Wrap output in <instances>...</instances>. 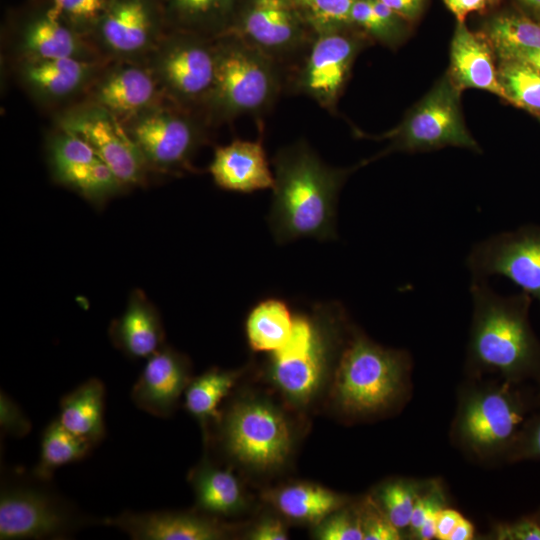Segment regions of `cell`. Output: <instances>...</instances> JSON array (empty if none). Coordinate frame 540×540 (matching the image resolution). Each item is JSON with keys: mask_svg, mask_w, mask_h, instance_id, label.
<instances>
[{"mask_svg": "<svg viewBox=\"0 0 540 540\" xmlns=\"http://www.w3.org/2000/svg\"><path fill=\"white\" fill-rule=\"evenodd\" d=\"M274 186L269 225L278 243L336 237V205L347 170L326 165L304 141L273 158Z\"/></svg>", "mask_w": 540, "mask_h": 540, "instance_id": "1", "label": "cell"}, {"mask_svg": "<svg viewBox=\"0 0 540 540\" xmlns=\"http://www.w3.org/2000/svg\"><path fill=\"white\" fill-rule=\"evenodd\" d=\"M466 365L472 376L496 373L511 383L540 380V342L528 319L529 296H501L472 280Z\"/></svg>", "mask_w": 540, "mask_h": 540, "instance_id": "2", "label": "cell"}, {"mask_svg": "<svg viewBox=\"0 0 540 540\" xmlns=\"http://www.w3.org/2000/svg\"><path fill=\"white\" fill-rule=\"evenodd\" d=\"M524 384L472 383L461 391L452 432L466 453L505 460L523 424L540 407L539 390Z\"/></svg>", "mask_w": 540, "mask_h": 540, "instance_id": "3", "label": "cell"}, {"mask_svg": "<svg viewBox=\"0 0 540 540\" xmlns=\"http://www.w3.org/2000/svg\"><path fill=\"white\" fill-rule=\"evenodd\" d=\"M409 371L406 352L384 348L363 334L354 333L335 369V402L351 415L381 412L403 395Z\"/></svg>", "mask_w": 540, "mask_h": 540, "instance_id": "4", "label": "cell"}, {"mask_svg": "<svg viewBox=\"0 0 540 540\" xmlns=\"http://www.w3.org/2000/svg\"><path fill=\"white\" fill-rule=\"evenodd\" d=\"M214 42L216 73L208 113L228 120L270 108L282 91L284 69L232 33Z\"/></svg>", "mask_w": 540, "mask_h": 540, "instance_id": "5", "label": "cell"}, {"mask_svg": "<svg viewBox=\"0 0 540 540\" xmlns=\"http://www.w3.org/2000/svg\"><path fill=\"white\" fill-rule=\"evenodd\" d=\"M335 310L331 307L327 324L325 308L314 317H295L289 338L271 353V380L294 403H307L323 381L338 336Z\"/></svg>", "mask_w": 540, "mask_h": 540, "instance_id": "6", "label": "cell"}, {"mask_svg": "<svg viewBox=\"0 0 540 540\" xmlns=\"http://www.w3.org/2000/svg\"><path fill=\"white\" fill-rule=\"evenodd\" d=\"M218 421L223 449L239 464L271 471L287 461L293 444L292 430L284 413L269 401L243 399Z\"/></svg>", "mask_w": 540, "mask_h": 540, "instance_id": "7", "label": "cell"}, {"mask_svg": "<svg viewBox=\"0 0 540 540\" xmlns=\"http://www.w3.org/2000/svg\"><path fill=\"white\" fill-rule=\"evenodd\" d=\"M152 72L174 104L208 111L216 73L214 39L175 32L159 44Z\"/></svg>", "mask_w": 540, "mask_h": 540, "instance_id": "8", "label": "cell"}, {"mask_svg": "<svg viewBox=\"0 0 540 540\" xmlns=\"http://www.w3.org/2000/svg\"><path fill=\"white\" fill-rule=\"evenodd\" d=\"M226 33L238 36L283 69L295 68L316 36L293 0H246Z\"/></svg>", "mask_w": 540, "mask_h": 540, "instance_id": "9", "label": "cell"}, {"mask_svg": "<svg viewBox=\"0 0 540 540\" xmlns=\"http://www.w3.org/2000/svg\"><path fill=\"white\" fill-rule=\"evenodd\" d=\"M148 168L162 173L191 169V159L203 140L192 111L178 105L149 107L122 122Z\"/></svg>", "mask_w": 540, "mask_h": 540, "instance_id": "10", "label": "cell"}, {"mask_svg": "<svg viewBox=\"0 0 540 540\" xmlns=\"http://www.w3.org/2000/svg\"><path fill=\"white\" fill-rule=\"evenodd\" d=\"M88 519L59 496L26 484H5L0 494V539H61Z\"/></svg>", "mask_w": 540, "mask_h": 540, "instance_id": "11", "label": "cell"}, {"mask_svg": "<svg viewBox=\"0 0 540 540\" xmlns=\"http://www.w3.org/2000/svg\"><path fill=\"white\" fill-rule=\"evenodd\" d=\"M394 149L430 150L447 145L477 150L459 107V91L448 78L440 82L401 126L385 134Z\"/></svg>", "mask_w": 540, "mask_h": 540, "instance_id": "12", "label": "cell"}, {"mask_svg": "<svg viewBox=\"0 0 540 540\" xmlns=\"http://www.w3.org/2000/svg\"><path fill=\"white\" fill-rule=\"evenodd\" d=\"M350 28L314 37L294 68L295 89L333 111L363 40Z\"/></svg>", "mask_w": 540, "mask_h": 540, "instance_id": "13", "label": "cell"}, {"mask_svg": "<svg viewBox=\"0 0 540 540\" xmlns=\"http://www.w3.org/2000/svg\"><path fill=\"white\" fill-rule=\"evenodd\" d=\"M466 264L472 280L500 275L540 302V228L490 236L471 248Z\"/></svg>", "mask_w": 540, "mask_h": 540, "instance_id": "14", "label": "cell"}, {"mask_svg": "<svg viewBox=\"0 0 540 540\" xmlns=\"http://www.w3.org/2000/svg\"><path fill=\"white\" fill-rule=\"evenodd\" d=\"M62 129L87 141L123 186L139 185L148 167L122 122L97 106L67 116Z\"/></svg>", "mask_w": 540, "mask_h": 540, "instance_id": "15", "label": "cell"}, {"mask_svg": "<svg viewBox=\"0 0 540 540\" xmlns=\"http://www.w3.org/2000/svg\"><path fill=\"white\" fill-rule=\"evenodd\" d=\"M190 372L188 358L164 345L147 358L131 391L133 403L155 417L170 416L191 380Z\"/></svg>", "mask_w": 540, "mask_h": 540, "instance_id": "16", "label": "cell"}, {"mask_svg": "<svg viewBox=\"0 0 540 540\" xmlns=\"http://www.w3.org/2000/svg\"><path fill=\"white\" fill-rule=\"evenodd\" d=\"M134 540H216L227 536V529L209 515L191 512H123L102 519Z\"/></svg>", "mask_w": 540, "mask_h": 540, "instance_id": "17", "label": "cell"}, {"mask_svg": "<svg viewBox=\"0 0 540 540\" xmlns=\"http://www.w3.org/2000/svg\"><path fill=\"white\" fill-rule=\"evenodd\" d=\"M209 171L214 182L228 191L250 193L274 186V174L260 140L237 139L217 147Z\"/></svg>", "mask_w": 540, "mask_h": 540, "instance_id": "18", "label": "cell"}, {"mask_svg": "<svg viewBox=\"0 0 540 540\" xmlns=\"http://www.w3.org/2000/svg\"><path fill=\"white\" fill-rule=\"evenodd\" d=\"M450 52L449 79L459 92L478 88L507 100L493 61L492 47L484 34L473 33L458 22Z\"/></svg>", "mask_w": 540, "mask_h": 540, "instance_id": "19", "label": "cell"}, {"mask_svg": "<svg viewBox=\"0 0 540 540\" xmlns=\"http://www.w3.org/2000/svg\"><path fill=\"white\" fill-rule=\"evenodd\" d=\"M109 336L131 359H147L165 345L159 312L139 289L131 293L123 314L110 324Z\"/></svg>", "mask_w": 540, "mask_h": 540, "instance_id": "20", "label": "cell"}, {"mask_svg": "<svg viewBox=\"0 0 540 540\" xmlns=\"http://www.w3.org/2000/svg\"><path fill=\"white\" fill-rule=\"evenodd\" d=\"M98 27L103 44L123 56L145 51L155 38L153 15L146 0H114Z\"/></svg>", "mask_w": 540, "mask_h": 540, "instance_id": "21", "label": "cell"}, {"mask_svg": "<svg viewBox=\"0 0 540 540\" xmlns=\"http://www.w3.org/2000/svg\"><path fill=\"white\" fill-rule=\"evenodd\" d=\"M158 84L153 72L138 66L120 67L96 86L94 103L121 122L153 106Z\"/></svg>", "mask_w": 540, "mask_h": 540, "instance_id": "22", "label": "cell"}, {"mask_svg": "<svg viewBox=\"0 0 540 540\" xmlns=\"http://www.w3.org/2000/svg\"><path fill=\"white\" fill-rule=\"evenodd\" d=\"M104 408V384L90 378L61 399L57 419L68 431L95 447L105 436Z\"/></svg>", "mask_w": 540, "mask_h": 540, "instance_id": "23", "label": "cell"}, {"mask_svg": "<svg viewBox=\"0 0 540 540\" xmlns=\"http://www.w3.org/2000/svg\"><path fill=\"white\" fill-rule=\"evenodd\" d=\"M238 0H167V14L175 32L216 39L228 32Z\"/></svg>", "mask_w": 540, "mask_h": 540, "instance_id": "24", "label": "cell"}, {"mask_svg": "<svg viewBox=\"0 0 540 540\" xmlns=\"http://www.w3.org/2000/svg\"><path fill=\"white\" fill-rule=\"evenodd\" d=\"M196 505L211 516H229L244 507V494L238 478L228 469L204 461L190 474Z\"/></svg>", "mask_w": 540, "mask_h": 540, "instance_id": "25", "label": "cell"}, {"mask_svg": "<svg viewBox=\"0 0 540 540\" xmlns=\"http://www.w3.org/2000/svg\"><path fill=\"white\" fill-rule=\"evenodd\" d=\"M269 498L284 517L313 525L347 505L344 496L311 483L286 485L273 491Z\"/></svg>", "mask_w": 540, "mask_h": 540, "instance_id": "26", "label": "cell"}, {"mask_svg": "<svg viewBox=\"0 0 540 540\" xmlns=\"http://www.w3.org/2000/svg\"><path fill=\"white\" fill-rule=\"evenodd\" d=\"M93 64L81 58L35 59L23 68L26 84L45 98H61L84 84Z\"/></svg>", "mask_w": 540, "mask_h": 540, "instance_id": "27", "label": "cell"}, {"mask_svg": "<svg viewBox=\"0 0 540 540\" xmlns=\"http://www.w3.org/2000/svg\"><path fill=\"white\" fill-rule=\"evenodd\" d=\"M294 318L284 301L278 298L260 301L246 320V336L251 349L277 351L289 338Z\"/></svg>", "mask_w": 540, "mask_h": 540, "instance_id": "28", "label": "cell"}, {"mask_svg": "<svg viewBox=\"0 0 540 540\" xmlns=\"http://www.w3.org/2000/svg\"><path fill=\"white\" fill-rule=\"evenodd\" d=\"M23 47L31 60L80 58L82 44L63 21L46 13L27 27Z\"/></svg>", "mask_w": 540, "mask_h": 540, "instance_id": "29", "label": "cell"}, {"mask_svg": "<svg viewBox=\"0 0 540 540\" xmlns=\"http://www.w3.org/2000/svg\"><path fill=\"white\" fill-rule=\"evenodd\" d=\"M92 448V444L68 431L56 418L42 433L40 457L32 475L47 482L58 468L83 459Z\"/></svg>", "mask_w": 540, "mask_h": 540, "instance_id": "30", "label": "cell"}, {"mask_svg": "<svg viewBox=\"0 0 540 540\" xmlns=\"http://www.w3.org/2000/svg\"><path fill=\"white\" fill-rule=\"evenodd\" d=\"M238 377L237 371L213 368L191 379L184 391L185 409L204 427L211 420L218 421L221 417L219 405L234 387Z\"/></svg>", "mask_w": 540, "mask_h": 540, "instance_id": "31", "label": "cell"}, {"mask_svg": "<svg viewBox=\"0 0 540 540\" xmlns=\"http://www.w3.org/2000/svg\"><path fill=\"white\" fill-rule=\"evenodd\" d=\"M49 153L54 176L76 191L84 181L90 165L99 158L87 141L66 130L51 141Z\"/></svg>", "mask_w": 540, "mask_h": 540, "instance_id": "32", "label": "cell"}, {"mask_svg": "<svg viewBox=\"0 0 540 540\" xmlns=\"http://www.w3.org/2000/svg\"><path fill=\"white\" fill-rule=\"evenodd\" d=\"M484 36L500 59L526 49H540V22L518 13H505L492 18Z\"/></svg>", "mask_w": 540, "mask_h": 540, "instance_id": "33", "label": "cell"}, {"mask_svg": "<svg viewBox=\"0 0 540 540\" xmlns=\"http://www.w3.org/2000/svg\"><path fill=\"white\" fill-rule=\"evenodd\" d=\"M427 483L407 478L391 479L380 484L372 498L396 528L408 530L415 503Z\"/></svg>", "mask_w": 540, "mask_h": 540, "instance_id": "34", "label": "cell"}, {"mask_svg": "<svg viewBox=\"0 0 540 540\" xmlns=\"http://www.w3.org/2000/svg\"><path fill=\"white\" fill-rule=\"evenodd\" d=\"M499 81L507 100L530 112L540 114V72L518 60H501Z\"/></svg>", "mask_w": 540, "mask_h": 540, "instance_id": "35", "label": "cell"}, {"mask_svg": "<svg viewBox=\"0 0 540 540\" xmlns=\"http://www.w3.org/2000/svg\"><path fill=\"white\" fill-rule=\"evenodd\" d=\"M302 18L315 35L352 26L355 0H293Z\"/></svg>", "mask_w": 540, "mask_h": 540, "instance_id": "36", "label": "cell"}, {"mask_svg": "<svg viewBox=\"0 0 540 540\" xmlns=\"http://www.w3.org/2000/svg\"><path fill=\"white\" fill-rule=\"evenodd\" d=\"M447 507V498L438 481H428L419 495L408 527L409 535L417 540L435 538L436 520L440 511Z\"/></svg>", "mask_w": 540, "mask_h": 540, "instance_id": "37", "label": "cell"}, {"mask_svg": "<svg viewBox=\"0 0 540 540\" xmlns=\"http://www.w3.org/2000/svg\"><path fill=\"white\" fill-rule=\"evenodd\" d=\"M314 535L321 540H363L360 509L347 505L332 512L315 525Z\"/></svg>", "mask_w": 540, "mask_h": 540, "instance_id": "38", "label": "cell"}, {"mask_svg": "<svg viewBox=\"0 0 540 540\" xmlns=\"http://www.w3.org/2000/svg\"><path fill=\"white\" fill-rule=\"evenodd\" d=\"M114 0H53L47 13L55 18L67 20L76 28H85L99 23Z\"/></svg>", "mask_w": 540, "mask_h": 540, "instance_id": "39", "label": "cell"}, {"mask_svg": "<svg viewBox=\"0 0 540 540\" xmlns=\"http://www.w3.org/2000/svg\"><path fill=\"white\" fill-rule=\"evenodd\" d=\"M525 460L540 461V407L527 418L505 457L509 463Z\"/></svg>", "mask_w": 540, "mask_h": 540, "instance_id": "40", "label": "cell"}, {"mask_svg": "<svg viewBox=\"0 0 540 540\" xmlns=\"http://www.w3.org/2000/svg\"><path fill=\"white\" fill-rule=\"evenodd\" d=\"M360 509L363 540H399L403 533L382 513L372 497Z\"/></svg>", "mask_w": 540, "mask_h": 540, "instance_id": "41", "label": "cell"}, {"mask_svg": "<svg viewBox=\"0 0 540 540\" xmlns=\"http://www.w3.org/2000/svg\"><path fill=\"white\" fill-rule=\"evenodd\" d=\"M352 26L359 27L372 37L390 42L396 37L374 10L372 0H355L351 11Z\"/></svg>", "mask_w": 540, "mask_h": 540, "instance_id": "42", "label": "cell"}, {"mask_svg": "<svg viewBox=\"0 0 540 540\" xmlns=\"http://www.w3.org/2000/svg\"><path fill=\"white\" fill-rule=\"evenodd\" d=\"M0 426L5 434L24 437L32 427L29 418L5 392L0 393Z\"/></svg>", "mask_w": 540, "mask_h": 540, "instance_id": "43", "label": "cell"}, {"mask_svg": "<svg viewBox=\"0 0 540 540\" xmlns=\"http://www.w3.org/2000/svg\"><path fill=\"white\" fill-rule=\"evenodd\" d=\"M497 540H540V522L536 515L497 524L491 534Z\"/></svg>", "mask_w": 540, "mask_h": 540, "instance_id": "44", "label": "cell"}, {"mask_svg": "<svg viewBox=\"0 0 540 540\" xmlns=\"http://www.w3.org/2000/svg\"><path fill=\"white\" fill-rule=\"evenodd\" d=\"M248 538L253 540H284L288 539V532L280 520L265 518L254 526L249 532Z\"/></svg>", "mask_w": 540, "mask_h": 540, "instance_id": "45", "label": "cell"}, {"mask_svg": "<svg viewBox=\"0 0 540 540\" xmlns=\"http://www.w3.org/2000/svg\"><path fill=\"white\" fill-rule=\"evenodd\" d=\"M463 516L455 509L443 508L436 520L435 539L448 540L450 534Z\"/></svg>", "mask_w": 540, "mask_h": 540, "instance_id": "46", "label": "cell"}, {"mask_svg": "<svg viewBox=\"0 0 540 540\" xmlns=\"http://www.w3.org/2000/svg\"><path fill=\"white\" fill-rule=\"evenodd\" d=\"M444 2L458 22L464 23L469 13L484 10L491 0H444Z\"/></svg>", "mask_w": 540, "mask_h": 540, "instance_id": "47", "label": "cell"}, {"mask_svg": "<svg viewBox=\"0 0 540 540\" xmlns=\"http://www.w3.org/2000/svg\"><path fill=\"white\" fill-rule=\"evenodd\" d=\"M399 17L413 20L420 13L424 0H381Z\"/></svg>", "mask_w": 540, "mask_h": 540, "instance_id": "48", "label": "cell"}, {"mask_svg": "<svg viewBox=\"0 0 540 540\" xmlns=\"http://www.w3.org/2000/svg\"><path fill=\"white\" fill-rule=\"evenodd\" d=\"M506 59L524 62L540 72V49H526L515 51L501 60Z\"/></svg>", "mask_w": 540, "mask_h": 540, "instance_id": "49", "label": "cell"}, {"mask_svg": "<svg viewBox=\"0 0 540 540\" xmlns=\"http://www.w3.org/2000/svg\"><path fill=\"white\" fill-rule=\"evenodd\" d=\"M473 524L464 517L459 521L448 540H470L474 537Z\"/></svg>", "mask_w": 540, "mask_h": 540, "instance_id": "50", "label": "cell"}, {"mask_svg": "<svg viewBox=\"0 0 540 540\" xmlns=\"http://www.w3.org/2000/svg\"><path fill=\"white\" fill-rule=\"evenodd\" d=\"M522 8L529 12L534 20L540 22V0H516Z\"/></svg>", "mask_w": 540, "mask_h": 540, "instance_id": "51", "label": "cell"}, {"mask_svg": "<svg viewBox=\"0 0 540 540\" xmlns=\"http://www.w3.org/2000/svg\"><path fill=\"white\" fill-rule=\"evenodd\" d=\"M540 522V508L534 513Z\"/></svg>", "mask_w": 540, "mask_h": 540, "instance_id": "52", "label": "cell"}, {"mask_svg": "<svg viewBox=\"0 0 540 540\" xmlns=\"http://www.w3.org/2000/svg\"><path fill=\"white\" fill-rule=\"evenodd\" d=\"M537 385H538V390H539V393H540V380L537 382Z\"/></svg>", "mask_w": 540, "mask_h": 540, "instance_id": "53", "label": "cell"}, {"mask_svg": "<svg viewBox=\"0 0 540 540\" xmlns=\"http://www.w3.org/2000/svg\"><path fill=\"white\" fill-rule=\"evenodd\" d=\"M499 0H491V3H496L498 2Z\"/></svg>", "mask_w": 540, "mask_h": 540, "instance_id": "54", "label": "cell"}]
</instances>
